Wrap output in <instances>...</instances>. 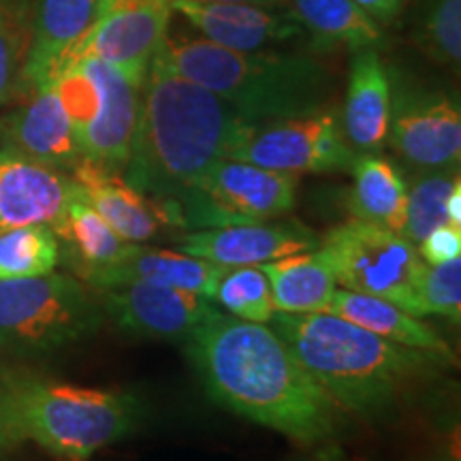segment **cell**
<instances>
[{
    "instance_id": "6da1fadb",
    "label": "cell",
    "mask_w": 461,
    "mask_h": 461,
    "mask_svg": "<svg viewBox=\"0 0 461 461\" xmlns=\"http://www.w3.org/2000/svg\"><path fill=\"white\" fill-rule=\"evenodd\" d=\"M207 395L227 411L303 447L338 431V406L272 325L212 308L184 339Z\"/></svg>"
},
{
    "instance_id": "7a4b0ae2",
    "label": "cell",
    "mask_w": 461,
    "mask_h": 461,
    "mask_svg": "<svg viewBox=\"0 0 461 461\" xmlns=\"http://www.w3.org/2000/svg\"><path fill=\"white\" fill-rule=\"evenodd\" d=\"M255 124L177 73L158 50L140 90V118L122 177L152 199L158 212L177 205L216 160L230 157Z\"/></svg>"
},
{
    "instance_id": "3957f363",
    "label": "cell",
    "mask_w": 461,
    "mask_h": 461,
    "mask_svg": "<svg viewBox=\"0 0 461 461\" xmlns=\"http://www.w3.org/2000/svg\"><path fill=\"white\" fill-rule=\"evenodd\" d=\"M269 325L338 411L361 417L387 412L408 383L436 370L440 363H453L389 342L331 312H276Z\"/></svg>"
},
{
    "instance_id": "277c9868",
    "label": "cell",
    "mask_w": 461,
    "mask_h": 461,
    "mask_svg": "<svg viewBox=\"0 0 461 461\" xmlns=\"http://www.w3.org/2000/svg\"><path fill=\"white\" fill-rule=\"evenodd\" d=\"M160 51L177 73L214 92L250 122L295 118L330 107L333 77L314 56L233 51L201 37L171 32Z\"/></svg>"
},
{
    "instance_id": "5b68a950",
    "label": "cell",
    "mask_w": 461,
    "mask_h": 461,
    "mask_svg": "<svg viewBox=\"0 0 461 461\" xmlns=\"http://www.w3.org/2000/svg\"><path fill=\"white\" fill-rule=\"evenodd\" d=\"M11 434L17 445L37 442L68 461H84L140 429L143 406L122 391L88 389L7 374L0 378Z\"/></svg>"
},
{
    "instance_id": "8992f818",
    "label": "cell",
    "mask_w": 461,
    "mask_h": 461,
    "mask_svg": "<svg viewBox=\"0 0 461 461\" xmlns=\"http://www.w3.org/2000/svg\"><path fill=\"white\" fill-rule=\"evenodd\" d=\"M105 310L77 276L50 272L0 280V348L17 357L50 355L95 336Z\"/></svg>"
},
{
    "instance_id": "52a82bcc",
    "label": "cell",
    "mask_w": 461,
    "mask_h": 461,
    "mask_svg": "<svg viewBox=\"0 0 461 461\" xmlns=\"http://www.w3.org/2000/svg\"><path fill=\"white\" fill-rule=\"evenodd\" d=\"M51 84L65 103L82 157L122 173L135 140L141 88L96 58L71 62Z\"/></svg>"
},
{
    "instance_id": "ba28073f",
    "label": "cell",
    "mask_w": 461,
    "mask_h": 461,
    "mask_svg": "<svg viewBox=\"0 0 461 461\" xmlns=\"http://www.w3.org/2000/svg\"><path fill=\"white\" fill-rule=\"evenodd\" d=\"M319 248L330 258L339 288L387 299L419 316L417 285L425 263L402 233L350 216L327 230Z\"/></svg>"
},
{
    "instance_id": "9c48e42d",
    "label": "cell",
    "mask_w": 461,
    "mask_h": 461,
    "mask_svg": "<svg viewBox=\"0 0 461 461\" xmlns=\"http://www.w3.org/2000/svg\"><path fill=\"white\" fill-rule=\"evenodd\" d=\"M229 158L302 176L350 171L357 152L346 141L339 112L330 105L295 118L257 122Z\"/></svg>"
},
{
    "instance_id": "30bf717a",
    "label": "cell",
    "mask_w": 461,
    "mask_h": 461,
    "mask_svg": "<svg viewBox=\"0 0 461 461\" xmlns=\"http://www.w3.org/2000/svg\"><path fill=\"white\" fill-rule=\"evenodd\" d=\"M171 15L173 0H99L95 22L73 51L71 62L96 58L141 88L169 32Z\"/></svg>"
},
{
    "instance_id": "8fae6325",
    "label": "cell",
    "mask_w": 461,
    "mask_h": 461,
    "mask_svg": "<svg viewBox=\"0 0 461 461\" xmlns=\"http://www.w3.org/2000/svg\"><path fill=\"white\" fill-rule=\"evenodd\" d=\"M387 143L419 169H457L461 160V107L440 90L391 82Z\"/></svg>"
},
{
    "instance_id": "7c38bea8",
    "label": "cell",
    "mask_w": 461,
    "mask_h": 461,
    "mask_svg": "<svg viewBox=\"0 0 461 461\" xmlns=\"http://www.w3.org/2000/svg\"><path fill=\"white\" fill-rule=\"evenodd\" d=\"M205 199L212 227L246 221H276L295 207L297 176L238 158H221L194 186Z\"/></svg>"
},
{
    "instance_id": "4fadbf2b",
    "label": "cell",
    "mask_w": 461,
    "mask_h": 461,
    "mask_svg": "<svg viewBox=\"0 0 461 461\" xmlns=\"http://www.w3.org/2000/svg\"><path fill=\"white\" fill-rule=\"evenodd\" d=\"M319 246L321 235L308 224L282 218L194 229L177 240V250L222 267L263 265Z\"/></svg>"
},
{
    "instance_id": "5bb4252c",
    "label": "cell",
    "mask_w": 461,
    "mask_h": 461,
    "mask_svg": "<svg viewBox=\"0 0 461 461\" xmlns=\"http://www.w3.org/2000/svg\"><path fill=\"white\" fill-rule=\"evenodd\" d=\"M95 293L105 314L112 316L120 330L132 336L176 342H184L214 308L199 293L149 282H129Z\"/></svg>"
},
{
    "instance_id": "9a60e30c",
    "label": "cell",
    "mask_w": 461,
    "mask_h": 461,
    "mask_svg": "<svg viewBox=\"0 0 461 461\" xmlns=\"http://www.w3.org/2000/svg\"><path fill=\"white\" fill-rule=\"evenodd\" d=\"M75 190L68 173L26 157L0 137V230L26 224L56 229Z\"/></svg>"
},
{
    "instance_id": "2e32d148",
    "label": "cell",
    "mask_w": 461,
    "mask_h": 461,
    "mask_svg": "<svg viewBox=\"0 0 461 461\" xmlns=\"http://www.w3.org/2000/svg\"><path fill=\"white\" fill-rule=\"evenodd\" d=\"M173 15H180L197 37L233 51H267L305 39L288 7L173 3Z\"/></svg>"
},
{
    "instance_id": "e0dca14e",
    "label": "cell",
    "mask_w": 461,
    "mask_h": 461,
    "mask_svg": "<svg viewBox=\"0 0 461 461\" xmlns=\"http://www.w3.org/2000/svg\"><path fill=\"white\" fill-rule=\"evenodd\" d=\"M96 3L99 0H37L20 88H41L65 71L95 22Z\"/></svg>"
},
{
    "instance_id": "ac0fdd59",
    "label": "cell",
    "mask_w": 461,
    "mask_h": 461,
    "mask_svg": "<svg viewBox=\"0 0 461 461\" xmlns=\"http://www.w3.org/2000/svg\"><path fill=\"white\" fill-rule=\"evenodd\" d=\"M0 137L39 163L68 171L82 160L71 118L56 86L31 90V99L0 122Z\"/></svg>"
},
{
    "instance_id": "d6986e66",
    "label": "cell",
    "mask_w": 461,
    "mask_h": 461,
    "mask_svg": "<svg viewBox=\"0 0 461 461\" xmlns=\"http://www.w3.org/2000/svg\"><path fill=\"white\" fill-rule=\"evenodd\" d=\"M391 75L378 50L355 51L339 122L357 154H378L391 122Z\"/></svg>"
},
{
    "instance_id": "ffe728a7",
    "label": "cell",
    "mask_w": 461,
    "mask_h": 461,
    "mask_svg": "<svg viewBox=\"0 0 461 461\" xmlns=\"http://www.w3.org/2000/svg\"><path fill=\"white\" fill-rule=\"evenodd\" d=\"M222 272V265L203 261L199 257H190L182 250H165V248L135 244L122 261L90 272L88 276H84L82 282H86L92 291L122 286L129 285V282H149V285H163L199 293V295L212 302V295H214V288Z\"/></svg>"
},
{
    "instance_id": "44dd1931",
    "label": "cell",
    "mask_w": 461,
    "mask_h": 461,
    "mask_svg": "<svg viewBox=\"0 0 461 461\" xmlns=\"http://www.w3.org/2000/svg\"><path fill=\"white\" fill-rule=\"evenodd\" d=\"M68 176L73 177L77 193L124 241L143 244L165 224L157 203L132 188L122 173H113L82 158Z\"/></svg>"
},
{
    "instance_id": "7402d4cb",
    "label": "cell",
    "mask_w": 461,
    "mask_h": 461,
    "mask_svg": "<svg viewBox=\"0 0 461 461\" xmlns=\"http://www.w3.org/2000/svg\"><path fill=\"white\" fill-rule=\"evenodd\" d=\"M272 286L276 312L319 314L330 312L338 291L336 274L321 248L295 252L258 265Z\"/></svg>"
},
{
    "instance_id": "603a6c76",
    "label": "cell",
    "mask_w": 461,
    "mask_h": 461,
    "mask_svg": "<svg viewBox=\"0 0 461 461\" xmlns=\"http://www.w3.org/2000/svg\"><path fill=\"white\" fill-rule=\"evenodd\" d=\"M286 7L302 24L312 50L346 48L355 54L384 45L383 24L357 7L353 0H286Z\"/></svg>"
},
{
    "instance_id": "cb8c5ba5",
    "label": "cell",
    "mask_w": 461,
    "mask_h": 461,
    "mask_svg": "<svg viewBox=\"0 0 461 461\" xmlns=\"http://www.w3.org/2000/svg\"><path fill=\"white\" fill-rule=\"evenodd\" d=\"M330 312L342 316V319L355 322V325L376 333V336L389 339V342L425 350V353L453 361L448 342L440 333L425 325L419 316L408 314L406 310L387 302V299L338 288Z\"/></svg>"
},
{
    "instance_id": "d4e9b609",
    "label": "cell",
    "mask_w": 461,
    "mask_h": 461,
    "mask_svg": "<svg viewBox=\"0 0 461 461\" xmlns=\"http://www.w3.org/2000/svg\"><path fill=\"white\" fill-rule=\"evenodd\" d=\"M54 230L60 241V261L65 257L79 280L90 272L122 261L135 248V244L120 238L77 190L65 218Z\"/></svg>"
},
{
    "instance_id": "484cf974",
    "label": "cell",
    "mask_w": 461,
    "mask_h": 461,
    "mask_svg": "<svg viewBox=\"0 0 461 461\" xmlns=\"http://www.w3.org/2000/svg\"><path fill=\"white\" fill-rule=\"evenodd\" d=\"M350 173V216L402 233L408 205V182L402 171L380 154H357Z\"/></svg>"
},
{
    "instance_id": "4316f807",
    "label": "cell",
    "mask_w": 461,
    "mask_h": 461,
    "mask_svg": "<svg viewBox=\"0 0 461 461\" xmlns=\"http://www.w3.org/2000/svg\"><path fill=\"white\" fill-rule=\"evenodd\" d=\"M60 241L48 224H26L0 230V280L34 278L56 272Z\"/></svg>"
},
{
    "instance_id": "83f0119b",
    "label": "cell",
    "mask_w": 461,
    "mask_h": 461,
    "mask_svg": "<svg viewBox=\"0 0 461 461\" xmlns=\"http://www.w3.org/2000/svg\"><path fill=\"white\" fill-rule=\"evenodd\" d=\"M212 302H216L218 308L241 321L269 325L276 316L272 286L258 265L224 267Z\"/></svg>"
},
{
    "instance_id": "f1b7e54d",
    "label": "cell",
    "mask_w": 461,
    "mask_h": 461,
    "mask_svg": "<svg viewBox=\"0 0 461 461\" xmlns=\"http://www.w3.org/2000/svg\"><path fill=\"white\" fill-rule=\"evenodd\" d=\"M457 169H425L420 176L408 184V205H406V224L402 235L411 240L414 246L419 244L429 230L448 222L447 201L455 184H459Z\"/></svg>"
},
{
    "instance_id": "f546056e",
    "label": "cell",
    "mask_w": 461,
    "mask_h": 461,
    "mask_svg": "<svg viewBox=\"0 0 461 461\" xmlns=\"http://www.w3.org/2000/svg\"><path fill=\"white\" fill-rule=\"evenodd\" d=\"M419 45L438 65L459 68L461 0H425L419 26Z\"/></svg>"
},
{
    "instance_id": "4dcf8cb0",
    "label": "cell",
    "mask_w": 461,
    "mask_h": 461,
    "mask_svg": "<svg viewBox=\"0 0 461 461\" xmlns=\"http://www.w3.org/2000/svg\"><path fill=\"white\" fill-rule=\"evenodd\" d=\"M419 316L461 321V257L440 265H423L417 285Z\"/></svg>"
},
{
    "instance_id": "1f68e13d",
    "label": "cell",
    "mask_w": 461,
    "mask_h": 461,
    "mask_svg": "<svg viewBox=\"0 0 461 461\" xmlns=\"http://www.w3.org/2000/svg\"><path fill=\"white\" fill-rule=\"evenodd\" d=\"M20 41H17L7 15L0 11V105L11 101V96L20 90Z\"/></svg>"
},
{
    "instance_id": "d6a6232c",
    "label": "cell",
    "mask_w": 461,
    "mask_h": 461,
    "mask_svg": "<svg viewBox=\"0 0 461 461\" xmlns=\"http://www.w3.org/2000/svg\"><path fill=\"white\" fill-rule=\"evenodd\" d=\"M419 257L428 265H440L461 257V227L451 222L429 230L417 244Z\"/></svg>"
},
{
    "instance_id": "836d02e7",
    "label": "cell",
    "mask_w": 461,
    "mask_h": 461,
    "mask_svg": "<svg viewBox=\"0 0 461 461\" xmlns=\"http://www.w3.org/2000/svg\"><path fill=\"white\" fill-rule=\"evenodd\" d=\"M353 3L366 11L367 15L374 17L378 24H389V22H393L402 14L406 0H353Z\"/></svg>"
},
{
    "instance_id": "e575fe53",
    "label": "cell",
    "mask_w": 461,
    "mask_h": 461,
    "mask_svg": "<svg viewBox=\"0 0 461 461\" xmlns=\"http://www.w3.org/2000/svg\"><path fill=\"white\" fill-rule=\"evenodd\" d=\"M17 442L14 440V434H11V423L7 414V400H5L3 384H0V455L9 453L11 448H15Z\"/></svg>"
},
{
    "instance_id": "d590c367",
    "label": "cell",
    "mask_w": 461,
    "mask_h": 461,
    "mask_svg": "<svg viewBox=\"0 0 461 461\" xmlns=\"http://www.w3.org/2000/svg\"><path fill=\"white\" fill-rule=\"evenodd\" d=\"M193 5H258V7H286V0H173Z\"/></svg>"
},
{
    "instance_id": "8d00e7d4",
    "label": "cell",
    "mask_w": 461,
    "mask_h": 461,
    "mask_svg": "<svg viewBox=\"0 0 461 461\" xmlns=\"http://www.w3.org/2000/svg\"><path fill=\"white\" fill-rule=\"evenodd\" d=\"M447 214H448V222L461 227V182L455 184L451 194H448Z\"/></svg>"
},
{
    "instance_id": "74e56055",
    "label": "cell",
    "mask_w": 461,
    "mask_h": 461,
    "mask_svg": "<svg viewBox=\"0 0 461 461\" xmlns=\"http://www.w3.org/2000/svg\"><path fill=\"white\" fill-rule=\"evenodd\" d=\"M302 461H348L342 455L339 448H333V447H327L325 451H319L316 455H310V457H305Z\"/></svg>"
}]
</instances>
